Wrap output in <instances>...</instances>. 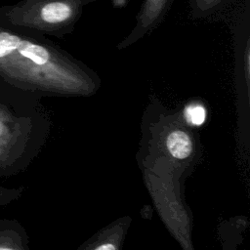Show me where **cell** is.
<instances>
[{"label": "cell", "instance_id": "obj_4", "mask_svg": "<svg viewBox=\"0 0 250 250\" xmlns=\"http://www.w3.org/2000/svg\"><path fill=\"white\" fill-rule=\"evenodd\" d=\"M26 235L21 226L11 219H0V250H23Z\"/></svg>", "mask_w": 250, "mask_h": 250}, {"label": "cell", "instance_id": "obj_5", "mask_svg": "<svg viewBox=\"0 0 250 250\" xmlns=\"http://www.w3.org/2000/svg\"><path fill=\"white\" fill-rule=\"evenodd\" d=\"M166 147L169 153L176 159L188 158L193 149L190 137L182 130H174L168 134L166 137Z\"/></svg>", "mask_w": 250, "mask_h": 250}, {"label": "cell", "instance_id": "obj_6", "mask_svg": "<svg viewBox=\"0 0 250 250\" xmlns=\"http://www.w3.org/2000/svg\"><path fill=\"white\" fill-rule=\"evenodd\" d=\"M168 1L169 0H145L139 19L141 25L144 27L149 26L155 21L163 12Z\"/></svg>", "mask_w": 250, "mask_h": 250}, {"label": "cell", "instance_id": "obj_1", "mask_svg": "<svg viewBox=\"0 0 250 250\" xmlns=\"http://www.w3.org/2000/svg\"><path fill=\"white\" fill-rule=\"evenodd\" d=\"M54 49L31 32L0 22V84L33 95L61 83Z\"/></svg>", "mask_w": 250, "mask_h": 250}, {"label": "cell", "instance_id": "obj_3", "mask_svg": "<svg viewBox=\"0 0 250 250\" xmlns=\"http://www.w3.org/2000/svg\"><path fill=\"white\" fill-rule=\"evenodd\" d=\"M80 0H21L0 6V22L29 32H47L70 21Z\"/></svg>", "mask_w": 250, "mask_h": 250}, {"label": "cell", "instance_id": "obj_2", "mask_svg": "<svg viewBox=\"0 0 250 250\" xmlns=\"http://www.w3.org/2000/svg\"><path fill=\"white\" fill-rule=\"evenodd\" d=\"M35 96L0 84V179L23 170L39 145Z\"/></svg>", "mask_w": 250, "mask_h": 250}, {"label": "cell", "instance_id": "obj_8", "mask_svg": "<svg viewBox=\"0 0 250 250\" xmlns=\"http://www.w3.org/2000/svg\"><path fill=\"white\" fill-rule=\"evenodd\" d=\"M21 188H9L0 186V206L8 205L12 201L18 199L21 196Z\"/></svg>", "mask_w": 250, "mask_h": 250}, {"label": "cell", "instance_id": "obj_9", "mask_svg": "<svg viewBox=\"0 0 250 250\" xmlns=\"http://www.w3.org/2000/svg\"><path fill=\"white\" fill-rule=\"evenodd\" d=\"M224 0H195V5L201 11H207L218 6Z\"/></svg>", "mask_w": 250, "mask_h": 250}, {"label": "cell", "instance_id": "obj_7", "mask_svg": "<svg viewBox=\"0 0 250 250\" xmlns=\"http://www.w3.org/2000/svg\"><path fill=\"white\" fill-rule=\"evenodd\" d=\"M186 118L192 125H201L206 118L205 108L199 104H191L186 109Z\"/></svg>", "mask_w": 250, "mask_h": 250}, {"label": "cell", "instance_id": "obj_10", "mask_svg": "<svg viewBox=\"0 0 250 250\" xmlns=\"http://www.w3.org/2000/svg\"><path fill=\"white\" fill-rule=\"evenodd\" d=\"M95 249L96 250H114V249H116V245H114L110 242L109 243L106 242V243H104V244H101V245L95 247Z\"/></svg>", "mask_w": 250, "mask_h": 250}]
</instances>
